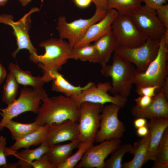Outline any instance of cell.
Wrapping results in <instances>:
<instances>
[{
  "label": "cell",
  "mask_w": 168,
  "mask_h": 168,
  "mask_svg": "<svg viewBox=\"0 0 168 168\" xmlns=\"http://www.w3.org/2000/svg\"><path fill=\"white\" fill-rule=\"evenodd\" d=\"M42 102L34 121L39 126L50 125L68 120L78 122L79 107L72 98L62 95L48 96Z\"/></svg>",
  "instance_id": "cell-1"
},
{
  "label": "cell",
  "mask_w": 168,
  "mask_h": 168,
  "mask_svg": "<svg viewBox=\"0 0 168 168\" xmlns=\"http://www.w3.org/2000/svg\"><path fill=\"white\" fill-rule=\"evenodd\" d=\"M39 46L45 49L43 55H30V59L37 64L44 75L50 81L53 80V73L59 72L69 59L72 49L68 42L60 38H51L42 41Z\"/></svg>",
  "instance_id": "cell-2"
},
{
  "label": "cell",
  "mask_w": 168,
  "mask_h": 168,
  "mask_svg": "<svg viewBox=\"0 0 168 168\" xmlns=\"http://www.w3.org/2000/svg\"><path fill=\"white\" fill-rule=\"evenodd\" d=\"M102 74L112 80L109 91L127 98L130 95L137 72L133 63L114 53L111 64L102 67Z\"/></svg>",
  "instance_id": "cell-3"
},
{
  "label": "cell",
  "mask_w": 168,
  "mask_h": 168,
  "mask_svg": "<svg viewBox=\"0 0 168 168\" xmlns=\"http://www.w3.org/2000/svg\"><path fill=\"white\" fill-rule=\"evenodd\" d=\"M48 96L43 87H24L21 89L19 97L5 108L1 109L2 118L0 122V131L10 120L28 111L37 114L42 100Z\"/></svg>",
  "instance_id": "cell-4"
},
{
  "label": "cell",
  "mask_w": 168,
  "mask_h": 168,
  "mask_svg": "<svg viewBox=\"0 0 168 168\" xmlns=\"http://www.w3.org/2000/svg\"><path fill=\"white\" fill-rule=\"evenodd\" d=\"M168 47L162 36L156 55L144 71H137L133 84L136 86H158L161 90L168 75Z\"/></svg>",
  "instance_id": "cell-5"
},
{
  "label": "cell",
  "mask_w": 168,
  "mask_h": 168,
  "mask_svg": "<svg viewBox=\"0 0 168 168\" xmlns=\"http://www.w3.org/2000/svg\"><path fill=\"white\" fill-rule=\"evenodd\" d=\"M96 7L94 15L88 19L80 18L68 23L65 16L58 17L56 29L60 38L67 39L72 49L91 25L101 20L107 14L108 10H103Z\"/></svg>",
  "instance_id": "cell-6"
},
{
  "label": "cell",
  "mask_w": 168,
  "mask_h": 168,
  "mask_svg": "<svg viewBox=\"0 0 168 168\" xmlns=\"http://www.w3.org/2000/svg\"><path fill=\"white\" fill-rule=\"evenodd\" d=\"M103 106L101 104L87 102L80 104L78 121L80 141L93 143L95 142L100 128L101 113Z\"/></svg>",
  "instance_id": "cell-7"
},
{
  "label": "cell",
  "mask_w": 168,
  "mask_h": 168,
  "mask_svg": "<svg viewBox=\"0 0 168 168\" xmlns=\"http://www.w3.org/2000/svg\"><path fill=\"white\" fill-rule=\"evenodd\" d=\"M160 40L147 38L140 46L133 48L119 46L114 53L134 64L137 72H143L156 55Z\"/></svg>",
  "instance_id": "cell-8"
},
{
  "label": "cell",
  "mask_w": 168,
  "mask_h": 168,
  "mask_svg": "<svg viewBox=\"0 0 168 168\" xmlns=\"http://www.w3.org/2000/svg\"><path fill=\"white\" fill-rule=\"evenodd\" d=\"M120 108L119 106L111 103L103 106L101 113L100 128L95 142L100 143L123 137L126 128L124 123L118 118Z\"/></svg>",
  "instance_id": "cell-9"
},
{
  "label": "cell",
  "mask_w": 168,
  "mask_h": 168,
  "mask_svg": "<svg viewBox=\"0 0 168 168\" xmlns=\"http://www.w3.org/2000/svg\"><path fill=\"white\" fill-rule=\"evenodd\" d=\"M39 11L37 8H32L19 20L16 22L13 21V18L11 15H0V23L11 26L13 30V34L16 38L17 48L12 54L13 58H15L19 51L23 49L27 50L30 55L38 54L36 48L34 46L30 40L29 30L31 26L30 15Z\"/></svg>",
  "instance_id": "cell-10"
},
{
  "label": "cell",
  "mask_w": 168,
  "mask_h": 168,
  "mask_svg": "<svg viewBox=\"0 0 168 168\" xmlns=\"http://www.w3.org/2000/svg\"><path fill=\"white\" fill-rule=\"evenodd\" d=\"M138 29L147 38L160 40L166 29L158 19L156 10L141 6L130 16Z\"/></svg>",
  "instance_id": "cell-11"
},
{
  "label": "cell",
  "mask_w": 168,
  "mask_h": 168,
  "mask_svg": "<svg viewBox=\"0 0 168 168\" xmlns=\"http://www.w3.org/2000/svg\"><path fill=\"white\" fill-rule=\"evenodd\" d=\"M112 30L120 46L133 48L144 44L147 37L137 28L130 17L118 14Z\"/></svg>",
  "instance_id": "cell-12"
},
{
  "label": "cell",
  "mask_w": 168,
  "mask_h": 168,
  "mask_svg": "<svg viewBox=\"0 0 168 168\" xmlns=\"http://www.w3.org/2000/svg\"><path fill=\"white\" fill-rule=\"evenodd\" d=\"M111 88V83L108 81L100 82L96 85L94 83L79 94L71 98L79 107L82 103L87 102L103 105L110 103L117 105L120 108L124 107L127 102V98L118 94L110 96L107 92Z\"/></svg>",
  "instance_id": "cell-13"
},
{
  "label": "cell",
  "mask_w": 168,
  "mask_h": 168,
  "mask_svg": "<svg viewBox=\"0 0 168 168\" xmlns=\"http://www.w3.org/2000/svg\"><path fill=\"white\" fill-rule=\"evenodd\" d=\"M121 139L106 140L93 145L85 152L76 168H104L105 160L121 145Z\"/></svg>",
  "instance_id": "cell-14"
},
{
  "label": "cell",
  "mask_w": 168,
  "mask_h": 168,
  "mask_svg": "<svg viewBox=\"0 0 168 168\" xmlns=\"http://www.w3.org/2000/svg\"><path fill=\"white\" fill-rule=\"evenodd\" d=\"M78 122L68 120L58 124H54L48 128L44 141L49 145L79 139Z\"/></svg>",
  "instance_id": "cell-15"
},
{
  "label": "cell",
  "mask_w": 168,
  "mask_h": 168,
  "mask_svg": "<svg viewBox=\"0 0 168 168\" xmlns=\"http://www.w3.org/2000/svg\"><path fill=\"white\" fill-rule=\"evenodd\" d=\"M118 15V12L114 9H109L103 19L88 28L82 37L73 47L90 44L106 35L112 30V23Z\"/></svg>",
  "instance_id": "cell-16"
},
{
  "label": "cell",
  "mask_w": 168,
  "mask_h": 168,
  "mask_svg": "<svg viewBox=\"0 0 168 168\" xmlns=\"http://www.w3.org/2000/svg\"><path fill=\"white\" fill-rule=\"evenodd\" d=\"M131 113L137 118L142 117L149 119L156 118H168V101L161 90L153 97L148 105L143 108L134 105L132 108Z\"/></svg>",
  "instance_id": "cell-17"
},
{
  "label": "cell",
  "mask_w": 168,
  "mask_h": 168,
  "mask_svg": "<svg viewBox=\"0 0 168 168\" xmlns=\"http://www.w3.org/2000/svg\"><path fill=\"white\" fill-rule=\"evenodd\" d=\"M147 125L150 136L148 152L144 164L155 161L157 149L163 134L168 128V118H156L150 119Z\"/></svg>",
  "instance_id": "cell-18"
},
{
  "label": "cell",
  "mask_w": 168,
  "mask_h": 168,
  "mask_svg": "<svg viewBox=\"0 0 168 168\" xmlns=\"http://www.w3.org/2000/svg\"><path fill=\"white\" fill-rule=\"evenodd\" d=\"M49 147V145L44 141L39 147L33 149L26 148L18 152L11 150L6 147L4 152L6 156L12 155L18 159L17 162L15 163L16 167L19 166L21 168H32V162L45 154Z\"/></svg>",
  "instance_id": "cell-19"
},
{
  "label": "cell",
  "mask_w": 168,
  "mask_h": 168,
  "mask_svg": "<svg viewBox=\"0 0 168 168\" xmlns=\"http://www.w3.org/2000/svg\"><path fill=\"white\" fill-rule=\"evenodd\" d=\"M93 44L98 52L101 67L107 64L111 54L119 46L112 30L94 41Z\"/></svg>",
  "instance_id": "cell-20"
},
{
  "label": "cell",
  "mask_w": 168,
  "mask_h": 168,
  "mask_svg": "<svg viewBox=\"0 0 168 168\" xmlns=\"http://www.w3.org/2000/svg\"><path fill=\"white\" fill-rule=\"evenodd\" d=\"M150 133L134 143L129 152L133 155L131 161L122 164L123 168H141L144 164V161L148 151Z\"/></svg>",
  "instance_id": "cell-21"
},
{
  "label": "cell",
  "mask_w": 168,
  "mask_h": 168,
  "mask_svg": "<svg viewBox=\"0 0 168 168\" xmlns=\"http://www.w3.org/2000/svg\"><path fill=\"white\" fill-rule=\"evenodd\" d=\"M80 142L78 139L67 144L50 145L45 154L49 161L57 168L58 166L64 162L71 155L74 149L78 148Z\"/></svg>",
  "instance_id": "cell-22"
},
{
  "label": "cell",
  "mask_w": 168,
  "mask_h": 168,
  "mask_svg": "<svg viewBox=\"0 0 168 168\" xmlns=\"http://www.w3.org/2000/svg\"><path fill=\"white\" fill-rule=\"evenodd\" d=\"M52 76L53 78L52 91L61 92L69 97L79 94L82 91L88 88L94 83L90 82L83 86H75L66 80L58 72L53 73Z\"/></svg>",
  "instance_id": "cell-23"
},
{
  "label": "cell",
  "mask_w": 168,
  "mask_h": 168,
  "mask_svg": "<svg viewBox=\"0 0 168 168\" xmlns=\"http://www.w3.org/2000/svg\"><path fill=\"white\" fill-rule=\"evenodd\" d=\"M8 68L13 73L19 84L30 86L34 88H40L43 87L44 83L48 82L43 75L41 77H34L30 71L22 70L17 64L10 63Z\"/></svg>",
  "instance_id": "cell-24"
},
{
  "label": "cell",
  "mask_w": 168,
  "mask_h": 168,
  "mask_svg": "<svg viewBox=\"0 0 168 168\" xmlns=\"http://www.w3.org/2000/svg\"><path fill=\"white\" fill-rule=\"evenodd\" d=\"M49 125L45 124L40 127L37 129L15 141L13 144L8 148L16 151L21 148H29L30 146L40 144L45 141Z\"/></svg>",
  "instance_id": "cell-25"
},
{
  "label": "cell",
  "mask_w": 168,
  "mask_h": 168,
  "mask_svg": "<svg viewBox=\"0 0 168 168\" xmlns=\"http://www.w3.org/2000/svg\"><path fill=\"white\" fill-rule=\"evenodd\" d=\"M71 59L100 63L98 52L94 44L91 43L72 48L69 57Z\"/></svg>",
  "instance_id": "cell-26"
},
{
  "label": "cell",
  "mask_w": 168,
  "mask_h": 168,
  "mask_svg": "<svg viewBox=\"0 0 168 168\" xmlns=\"http://www.w3.org/2000/svg\"><path fill=\"white\" fill-rule=\"evenodd\" d=\"M108 9H114L119 14L130 17L141 6L143 0H108Z\"/></svg>",
  "instance_id": "cell-27"
},
{
  "label": "cell",
  "mask_w": 168,
  "mask_h": 168,
  "mask_svg": "<svg viewBox=\"0 0 168 168\" xmlns=\"http://www.w3.org/2000/svg\"><path fill=\"white\" fill-rule=\"evenodd\" d=\"M40 127L35 121L29 124H23L12 119L7 122L4 126L10 131L12 138L15 141L35 131Z\"/></svg>",
  "instance_id": "cell-28"
},
{
  "label": "cell",
  "mask_w": 168,
  "mask_h": 168,
  "mask_svg": "<svg viewBox=\"0 0 168 168\" xmlns=\"http://www.w3.org/2000/svg\"><path fill=\"white\" fill-rule=\"evenodd\" d=\"M153 168H168V128L165 130L159 145Z\"/></svg>",
  "instance_id": "cell-29"
},
{
  "label": "cell",
  "mask_w": 168,
  "mask_h": 168,
  "mask_svg": "<svg viewBox=\"0 0 168 168\" xmlns=\"http://www.w3.org/2000/svg\"><path fill=\"white\" fill-rule=\"evenodd\" d=\"M19 85L13 73L10 71L3 86L2 100L6 104L8 105L16 99Z\"/></svg>",
  "instance_id": "cell-30"
},
{
  "label": "cell",
  "mask_w": 168,
  "mask_h": 168,
  "mask_svg": "<svg viewBox=\"0 0 168 168\" xmlns=\"http://www.w3.org/2000/svg\"><path fill=\"white\" fill-rule=\"evenodd\" d=\"M132 146L130 143L121 144L105 161L104 168H122L123 158L125 153L129 152Z\"/></svg>",
  "instance_id": "cell-31"
},
{
  "label": "cell",
  "mask_w": 168,
  "mask_h": 168,
  "mask_svg": "<svg viewBox=\"0 0 168 168\" xmlns=\"http://www.w3.org/2000/svg\"><path fill=\"white\" fill-rule=\"evenodd\" d=\"M94 143L88 142L80 141L77 151L70 156L63 163L58 166L57 168H73L81 159L84 153Z\"/></svg>",
  "instance_id": "cell-32"
},
{
  "label": "cell",
  "mask_w": 168,
  "mask_h": 168,
  "mask_svg": "<svg viewBox=\"0 0 168 168\" xmlns=\"http://www.w3.org/2000/svg\"><path fill=\"white\" fill-rule=\"evenodd\" d=\"M31 165L34 168H57L56 166L49 161L46 154L33 161Z\"/></svg>",
  "instance_id": "cell-33"
},
{
  "label": "cell",
  "mask_w": 168,
  "mask_h": 168,
  "mask_svg": "<svg viewBox=\"0 0 168 168\" xmlns=\"http://www.w3.org/2000/svg\"><path fill=\"white\" fill-rule=\"evenodd\" d=\"M156 90L161 91L158 86H137L136 92L140 96H147L153 97L156 95Z\"/></svg>",
  "instance_id": "cell-34"
},
{
  "label": "cell",
  "mask_w": 168,
  "mask_h": 168,
  "mask_svg": "<svg viewBox=\"0 0 168 168\" xmlns=\"http://www.w3.org/2000/svg\"><path fill=\"white\" fill-rule=\"evenodd\" d=\"M157 16L166 29H168V5L163 4L156 10Z\"/></svg>",
  "instance_id": "cell-35"
},
{
  "label": "cell",
  "mask_w": 168,
  "mask_h": 168,
  "mask_svg": "<svg viewBox=\"0 0 168 168\" xmlns=\"http://www.w3.org/2000/svg\"><path fill=\"white\" fill-rule=\"evenodd\" d=\"M7 139L6 137L2 135L0 136V167L4 166L7 164L6 156L4 152Z\"/></svg>",
  "instance_id": "cell-36"
},
{
  "label": "cell",
  "mask_w": 168,
  "mask_h": 168,
  "mask_svg": "<svg viewBox=\"0 0 168 168\" xmlns=\"http://www.w3.org/2000/svg\"><path fill=\"white\" fill-rule=\"evenodd\" d=\"M153 97L147 96H140L135 99L136 105L141 108L145 107L148 105L151 102Z\"/></svg>",
  "instance_id": "cell-37"
},
{
  "label": "cell",
  "mask_w": 168,
  "mask_h": 168,
  "mask_svg": "<svg viewBox=\"0 0 168 168\" xmlns=\"http://www.w3.org/2000/svg\"><path fill=\"white\" fill-rule=\"evenodd\" d=\"M145 5L155 10L166 4V0H143Z\"/></svg>",
  "instance_id": "cell-38"
},
{
  "label": "cell",
  "mask_w": 168,
  "mask_h": 168,
  "mask_svg": "<svg viewBox=\"0 0 168 168\" xmlns=\"http://www.w3.org/2000/svg\"><path fill=\"white\" fill-rule=\"evenodd\" d=\"M92 1L95 4L96 7L103 10H109L108 0H92Z\"/></svg>",
  "instance_id": "cell-39"
},
{
  "label": "cell",
  "mask_w": 168,
  "mask_h": 168,
  "mask_svg": "<svg viewBox=\"0 0 168 168\" xmlns=\"http://www.w3.org/2000/svg\"><path fill=\"white\" fill-rule=\"evenodd\" d=\"M75 4L79 7L84 8L88 7L92 2V0H74Z\"/></svg>",
  "instance_id": "cell-40"
},
{
  "label": "cell",
  "mask_w": 168,
  "mask_h": 168,
  "mask_svg": "<svg viewBox=\"0 0 168 168\" xmlns=\"http://www.w3.org/2000/svg\"><path fill=\"white\" fill-rule=\"evenodd\" d=\"M147 122L146 119L139 117L137 118L134 121V125L135 128H138L139 127L147 125Z\"/></svg>",
  "instance_id": "cell-41"
},
{
  "label": "cell",
  "mask_w": 168,
  "mask_h": 168,
  "mask_svg": "<svg viewBox=\"0 0 168 168\" xmlns=\"http://www.w3.org/2000/svg\"><path fill=\"white\" fill-rule=\"evenodd\" d=\"M137 134L139 136L142 137L146 136L149 132L148 127L147 125L137 128Z\"/></svg>",
  "instance_id": "cell-42"
},
{
  "label": "cell",
  "mask_w": 168,
  "mask_h": 168,
  "mask_svg": "<svg viewBox=\"0 0 168 168\" xmlns=\"http://www.w3.org/2000/svg\"><path fill=\"white\" fill-rule=\"evenodd\" d=\"M161 90H162L163 95L168 101V77H167L162 85Z\"/></svg>",
  "instance_id": "cell-43"
},
{
  "label": "cell",
  "mask_w": 168,
  "mask_h": 168,
  "mask_svg": "<svg viewBox=\"0 0 168 168\" xmlns=\"http://www.w3.org/2000/svg\"><path fill=\"white\" fill-rule=\"evenodd\" d=\"M7 74V72L5 69L0 63V84L4 81Z\"/></svg>",
  "instance_id": "cell-44"
},
{
  "label": "cell",
  "mask_w": 168,
  "mask_h": 168,
  "mask_svg": "<svg viewBox=\"0 0 168 168\" xmlns=\"http://www.w3.org/2000/svg\"><path fill=\"white\" fill-rule=\"evenodd\" d=\"M164 42L166 45L168 46V29H166L165 32L162 36Z\"/></svg>",
  "instance_id": "cell-45"
},
{
  "label": "cell",
  "mask_w": 168,
  "mask_h": 168,
  "mask_svg": "<svg viewBox=\"0 0 168 168\" xmlns=\"http://www.w3.org/2000/svg\"><path fill=\"white\" fill-rule=\"evenodd\" d=\"M23 7L26 6L32 0H18Z\"/></svg>",
  "instance_id": "cell-46"
},
{
  "label": "cell",
  "mask_w": 168,
  "mask_h": 168,
  "mask_svg": "<svg viewBox=\"0 0 168 168\" xmlns=\"http://www.w3.org/2000/svg\"><path fill=\"white\" fill-rule=\"evenodd\" d=\"M9 0H0V6H4Z\"/></svg>",
  "instance_id": "cell-47"
}]
</instances>
